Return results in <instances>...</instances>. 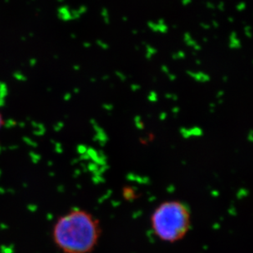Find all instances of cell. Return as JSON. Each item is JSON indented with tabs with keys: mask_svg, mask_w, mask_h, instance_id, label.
Listing matches in <instances>:
<instances>
[{
	"mask_svg": "<svg viewBox=\"0 0 253 253\" xmlns=\"http://www.w3.org/2000/svg\"><path fill=\"white\" fill-rule=\"evenodd\" d=\"M101 235L102 227L98 218L80 208L60 215L52 229L53 244L62 253H91Z\"/></svg>",
	"mask_w": 253,
	"mask_h": 253,
	"instance_id": "obj_1",
	"label": "cell"
},
{
	"mask_svg": "<svg viewBox=\"0 0 253 253\" xmlns=\"http://www.w3.org/2000/svg\"><path fill=\"white\" fill-rule=\"evenodd\" d=\"M153 234L162 241L174 244L186 236L191 227V212L180 201L163 202L151 215Z\"/></svg>",
	"mask_w": 253,
	"mask_h": 253,
	"instance_id": "obj_2",
	"label": "cell"
},
{
	"mask_svg": "<svg viewBox=\"0 0 253 253\" xmlns=\"http://www.w3.org/2000/svg\"><path fill=\"white\" fill-rule=\"evenodd\" d=\"M147 26L151 31H153V33L167 34L169 31L168 25L167 24V22L163 18H159L157 22L149 21L147 23Z\"/></svg>",
	"mask_w": 253,
	"mask_h": 253,
	"instance_id": "obj_3",
	"label": "cell"
},
{
	"mask_svg": "<svg viewBox=\"0 0 253 253\" xmlns=\"http://www.w3.org/2000/svg\"><path fill=\"white\" fill-rule=\"evenodd\" d=\"M186 74L189 76L192 80H194V82L200 83V84H206L211 82L210 75L206 73V72L198 71V72H194L188 70L186 71Z\"/></svg>",
	"mask_w": 253,
	"mask_h": 253,
	"instance_id": "obj_4",
	"label": "cell"
},
{
	"mask_svg": "<svg viewBox=\"0 0 253 253\" xmlns=\"http://www.w3.org/2000/svg\"><path fill=\"white\" fill-rule=\"evenodd\" d=\"M183 41H184V43H185L187 47L191 48L196 53L197 52H200L203 49L202 46L198 43V41H195L193 38L191 34L188 32V31L184 32V35H183Z\"/></svg>",
	"mask_w": 253,
	"mask_h": 253,
	"instance_id": "obj_5",
	"label": "cell"
},
{
	"mask_svg": "<svg viewBox=\"0 0 253 253\" xmlns=\"http://www.w3.org/2000/svg\"><path fill=\"white\" fill-rule=\"evenodd\" d=\"M228 46L231 50H239L242 48V42L239 40L236 31H231L229 34Z\"/></svg>",
	"mask_w": 253,
	"mask_h": 253,
	"instance_id": "obj_6",
	"label": "cell"
},
{
	"mask_svg": "<svg viewBox=\"0 0 253 253\" xmlns=\"http://www.w3.org/2000/svg\"><path fill=\"white\" fill-rule=\"evenodd\" d=\"M180 134L183 135L184 138H189L191 136H202L203 134V130L202 128L198 126L191 127V128H181L180 129Z\"/></svg>",
	"mask_w": 253,
	"mask_h": 253,
	"instance_id": "obj_7",
	"label": "cell"
},
{
	"mask_svg": "<svg viewBox=\"0 0 253 253\" xmlns=\"http://www.w3.org/2000/svg\"><path fill=\"white\" fill-rule=\"evenodd\" d=\"M143 43L145 47V58L148 61H150L158 53V49L149 43H145V42H143Z\"/></svg>",
	"mask_w": 253,
	"mask_h": 253,
	"instance_id": "obj_8",
	"label": "cell"
},
{
	"mask_svg": "<svg viewBox=\"0 0 253 253\" xmlns=\"http://www.w3.org/2000/svg\"><path fill=\"white\" fill-rule=\"evenodd\" d=\"M101 17L103 18V22H104V24L110 25L111 23V18H110V13H109V11H108V8L107 7H103L102 10H101Z\"/></svg>",
	"mask_w": 253,
	"mask_h": 253,
	"instance_id": "obj_9",
	"label": "cell"
},
{
	"mask_svg": "<svg viewBox=\"0 0 253 253\" xmlns=\"http://www.w3.org/2000/svg\"><path fill=\"white\" fill-rule=\"evenodd\" d=\"M172 60L174 61H179V60H184L186 58V53L183 50L177 51L171 54Z\"/></svg>",
	"mask_w": 253,
	"mask_h": 253,
	"instance_id": "obj_10",
	"label": "cell"
},
{
	"mask_svg": "<svg viewBox=\"0 0 253 253\" xmlns=\"http://www.w3.org/2000/svg\"><path fill=\"white\" fill-rule=\"evenodd\" d=\"M158 94L156 91L152 90L149 92L147 97L148 102H150L151 103H158Z\"/></svg>",
	"mask_w": 253,
	"mask_h": 253,
	"instance_id": "obj_11",
	"label": "cell"
},
{
	"mask_svg": "<svg viewBox=\"0 0 253 253\" xmlns=\"http://www.w3.org/2000/svg\"><path fill=\"white\" fill-rule=\"evenodd\" d=\"M134 122L137 129H144V124H143V120H142V117H141V116L136 115V116L134 117Z\"/></svg>",
	"mask_w": 253,
	"mask_h": 253,
	"instance_id": "obj_12",
	"label": "cell"
},
{
	"mask_svg": "<svg viewBox=\"0 0 253 253\" xmlns=\"http://www.w3.org/2000/svg\"><path fill=\"white\" fill-rule=\"evenodd\" d=\"M96 43H97V45H98L99 48H102L103 50L107 51L110 48V45H109L107 42L103 41V40H97Z\"/></svg>",
	"mask_w": 253,
	"mask_h": 253,
	"instance_id": "obj_13",
	"label": "cell"
},
{
	"mask_svg": "<svg viewBox=\"0 0 253 253\" xmlns=\"http://www.w3.org/2000/svg\"><path fill=\"white\" fill-rule=\"evenodd\" d=\"M244 35L248 39H252L253 37V28L250 25H245L244 27Z\"/></svg>",
	"mask_w": 253,
	"mask_h": 253,
	"instance_id": "obj_14",
	"label": "cell"
},
{
	"mask_svg": "<svg viewBox=\"0 0 253 253\" xmlns=\"http://www.w3.org/2000/svg\"><path fill=\"white\" fill-rule=\"evenodd\" d=\"M115 75L116 77L118 78L120 82H126L127 81V76L125 74L124 72H121V71H115Z\"/></svg>",
	"mask_w": 253,
	"mask_h": 253,
	"instance_id": "obj_15",
	"label": "cell"
},
{
	"mask_svg": "<svg viewBox=\"0 0 253 253\" xmlns=\"http://www.w3.org/2000/svg\"><path fill=\"white\" fill-rule=\"evenodd\" d=\"M164 97H165L166 99H169V100L174 101V102H176L179 99V97H178L176 93H169V92L166 93Z\"/></svg>",
	"mask_w": 253,
	"mask_h": 253,
	"instance_id": "obj_16",
	"label": "cell"
},
{
	"mask_svg": "<svg viewBox=\"0 0 253 253\" xmlns=\"http://www.w3.org/2000/svg\"><path fill=\"white\" fill-rule=\"evenodd\" d=\"M247 9V3L244 1L238 2L236 5V10L239 12H244Z\"/></svg>",
	"mask_w": 253,
	"mask_h": 253,
	"instance_id": "obj_17",
	"label": "cell"
},
{
	"mask_svg": "<svg viewBox=\"0 0 253 253\" xmlns=\"http://www.w3.org/2000/svg\"><path fill=\"white\" fill-rule=\"evenodd\" d=\"M103 110L106 111L107 113H112L114 110V105L113 103H103L102 105Z\"/></svg>",
	"mask_w": 253,
	"mask_h": 253,
	"instance_id": "obj_18",
	"label": "cell"
},
{
	"mask_svg": "<svg viewBox=\"0 0 253 253\" xmlns=\"http://www.w3.org/2000/svg\"><path fill=\"white\" fill-rule=\"evenodd\" d=\"M129 88H130V90H131L132 92L135 93V92H138V91L140 90L141 88H142V86L139 84H131L130 86H129Z\"/></svg>",
	"mask_w": 253,
	"mask_h": 253,
	"instance_id": "obj_19",
	"label": "cell"
},
{
	"mask_svg": "<svg viewBox=\"0 0 253 253\" xmlns=\"http://www.w3.org/2000/svg\"><path fill=\"white\" fill-rule=\"evenodd\" d=\"M180 111H181V109H180L179 106H174V107H173V108H171L172 114L175 116V117L180 113Z\"/></svg>",
	"mask_w": 253,
	"mask_h": 253,
	"instance_id": "obj_20",
	"label": "cell"
},
{
	"mask_svg": "<svg viewBox=\"0 0 253 253\" xmlns=\"http://www.w3.org/2000/svg\"><path fill=\"white\" fill-rule=\"evenodd\" d=\"M216 7H217L218 10L219 11H220V12H225V2H223V1H220L219 3H218L217 6H216Z\"/></svg>",
	"mask_w": 253,
	"mask_h": 253,
	"instance_id": "obj_21",
	"label": "cell"
},
{
	"mask_svg": "<svg viewBox=\"0 0 253 253\" xmlns=\"http://www.w3.org/2000/svg\"><path fill=\"white\" fill-rule=\"evenodd\" d=\"M206 7L209 10H215L216 8V6L212 2L208 1V2H206Z\"/></svg>",
	"mask_w": 253,
	"mask_h": 253,
	"instance_id": "obj_22",
	"label": "cell"
},
{
	"mask_svg": "<svg viewBox=\"0 0 253 253\" xmlns=\"http://www.w3.org/2000/svg\"><path fill=\"white\" fill-rule=\"evenodd\" d=\"M161 71L166 75H168L169 72H170L169 67H168L167 65H162V67H161Z\"/></svg>",
	"mask_w": 253,
	"mask_h": 253,
	"instance_id": "obj_23",
	"label": "cell"
},
{
	"mask_svg": "<svg viewBox=\"0 0 253 253\" xmlns=\"http://www.w3.org/2000/svg\"><path fill=\"white\" fill-rule=\"evenodd\" d=\"M167 76H168V78L169 82H174L176 81V75L173 74V73H171V72H169V74L167 75Z\"/></svg>",
	"mask_w": 253,
	"mask_h": 253,
	"instance_id": "obj_24",
	"label": "cell"
},
{
	"mask_svg": "<svg viewBox=\"0 0 253 253\" xmlns=\"http://www.w3.org/2000/svg\"><path fill=\"white\" fill-rule=\"evenodd\" d=\"M158 117H159L160 121H165L168 118V113L167 112H161L158 115Z\"/></svg>",
	"mask_w": 253,
	"mask_h": 253,
	"instance_id": "obj_25",
	"label": "cell"
},
{
	"mask_svg": "<svg viewBox=\"0 0 253 253\" xmlns=\"http://www.w3.org/2000/svg\"><path fill=\"white\" fill-rule=\"evenodd\" d=\"M200 27L203 30H205V31H208V30H210L211 29V25L208 24V23H206V22H201L200 23Z\"/></svg>",
	"mask_w": 253,
	"mask_h": 253,
	"instance_id": "obj_26",
	"label": "cell"
},
{
	"mask_svg": "<svg viewBox=\"0 0 253 253\" xmlns=\"http://www.w3.org/2000/svg\"><path fill=\"white\" fill-rule=\"evenodd\" d=\"M224 96H225V91L221 89V90L217 91V93L215 94V98L219 99V98H224Z\"/></svg>",
	"mask_w": 253,
	"mask_h": 253,
	"instance_id": "obj_27",
	"label": "cell"
},
{
	"mask_svg": "<svg viewBox=\"0 0 253 253\" xmlns=\"http://www.w3.org/2000/svg\"><path fill=\"white\" fill-rule=\"evenodd\" d=\"M5 122L4 119H3V117H2V113H1V111H0V132L2 130V127L4 126Z\"/></svg>",
	"mask_w": 253,
	"mask_h": 253,
	"instance_id": "obj_28",
	"label": "cell"
},
{
	"mask_svg": "<svg viewBox=\"0 0 253 253\" xmlns=\"http://www.w3.org/2000/svg\"><path fill=\"white\" fill-rule=\"evenodd\" d=\"M211 27H213L215 29H218L220 27V23L216 20H212V22H211Z\"/></svg>",
	"mask_w": 253,
	"mask_h": 253,
	"instance_id": "obj_29",
	"label": "cell"
},
{
	"mask_svg": "<svg viewBox=\"0 0 253 253\" xmlns=\"http://www.w3.org/2000/svg\"><path fill=\"white\" fill-rule=\"evenodd\" d=\"M215 106L216 105L214 103H211L209 104V112H210V113H215Z\"/></svg>",
	"mask_w": 253,
	"mask_h": 253,
	"instance_id": "obj_30",
	"label": "cell"
},
{
	"mask_svg": "<svg viewBox=\"0 0 253 253\" xmlns=\"http://www.w3.org/2000/svg\"><path fill=\"white\" fill-rule=\"evenodd\" d=\"M182 4L184 6H189L192 2V0H181Z\"/></svg>",
	"mask_w": 253,
	"mask_h": 253,
	"instance_id": "obj_31",
	"label": "cell"
},
{
	"mask_svg": "<svg viewBox=\"0 0 253 253\" xmlns=\"http://www.w3.org/2000/svg\"><path fill=\"white\" fill-rule=\"evenodd\" d=\"M109 79H110V76L109 75H103V77H102V80H103V82H107Z\"/></svg>",
	"mask_w": 253,
	"mask_h": 253,
	"instance_id": "obj_32",
	"label": "cell"
},
{
	"mask_svg": "<svg viewBox=\"0 0 253 253\" xmlns=\"http://www.w3.org/2000/svg\"><path fill=\"white\" fill-rule=\"evenodd\" d=\"M227 21L229 22V23H234V17H229L227 18Z\"/></svg>",
	"mask_w": 253,
	"mask_h": 253,
	"instance_id": "obj_33",
	"label": "cell"
},
{
	"mask_svg": "<svg viewBox=\"0 0 253 253\" xmlns=\"http://www.w3.org/2000/svg\"><path fill=\"white\" fill-rule=\"evenodd\" d=\"M228 81H229V77H228V76H223L222 82H224V83H227Z\"/></svg>",
	"mask_w": 253,
	"mask_h": 253,
	"instance_id": "obj_34",
	"label": "cell"
},
{
	"mask_svg": "<svg viewBox=\"0 0 253 253\" xmlns=\"http://www.w3.org/2000/svg\"><path fill=\"white\" fill-rule=\"evenodd\" d=\"M128 20H129V18H128L126 16H123V17H122V22H126Z\"/></svg>",
	"mask_w": 253,
	"mask_h": 253,
	"instance_id": "obj_35",
	"label": "cell"
},
{
	"mask_svg": "<svg viewBox=\"0 0 253 253\" xmlns=\"http://www.w3.org/2000/svg\"><path fill=\"white\" fill-rule=\"evenodd\" d=\"M217 103L221 105V104L224 103V99H223V98H219V99H217Z\"/></svg>",
	"mask_w": 253,
	"mask_h": 253,
	"instance_id": "obj_36",
	"label": "cell"
},
{
	"mask_svg": "<svg viewBox=\"0 0 253 253\" xmlns=\"http://www.w3.org/2000/svg\"><path fill=\"white\" fill-rule=\"evenodd\" d=\"M195 63H196V65H198V66H200V65H202V61H201L200 59H198V58H196Z\"/></svg>",
	"mask_w": 253,
	"mask_h": 253,
	"instance_id": "obj_37",
	"label": "cell"
},
{
	"mask_svg": "<svg viewBox=\"0 0 253 253\" xmlns=\"http://www.w3.org/2000/svg\"><path fill=\"white\" fill-rule=\"evenodd\" d=\"M138 32H139V31H137V30H132V34H133V35H138Z\"/></svg>",
	"mask_w": 253,
	"mask_h": 253,
	"instance_id": "obj_38",
	"label": "cell"
},
{
	"mask_svg": "<svg viewBox=\"0 0 253 253\" xmlns=\"http://www.w3.org/2000/svg\"><path fill=\"white\" fill-rule=\"evenodd\" d=\"M203 43H208V39L207 38V37H203Z\"/></svg>",
	"mask_w": 253,
	"mask_h": 253,
	"instance_id": "obj_39",
	"label": "cell"
},
{
	"mask_svg": "<svg viewBox=\"0 0 253 253\" xmlns=\"http://www.w3.org/2000/svg\"><path fill=\"white\" fill-rule=\"evenodd\" d=\"M153 82H157V78L156 77H153Z\"/></svg>",
	"mask_w": 253,
	"mask_h": 253,
	"instance_id": "obj_40",
	"label": "cell"
}]
</instances>
